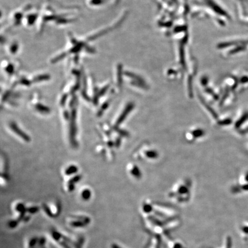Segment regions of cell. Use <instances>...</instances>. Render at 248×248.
<instances>
[{
	"label": "cell",
	"instance_id": "cell-1",
	"mask_svg": "<svg viewBox=\"0 0 248 248\" xmlns=\"http://www.w3.org/2000/svg\"><path fill=\"white\" fill-rule=\"evenodd\" d=\"M191 183L188 179L182 180L176 183L169 193L171 199L178 203H184L190 198Z\"/></svg>",
	"mask_w": 248,
	"mask_h": 248
},
{
	"label": "cell",
	"instance_id": "cell-2",
	"mask_svg": "<svg viewBox=\"0 0 248 248\" xmlns=\"http://www.w3.org/2000/svg\"><path fill=\"white\" fill-rule=\"evenodd\" d=\"M142 147L143 148L141 149V151H142L141 152V154L143 153V156L141 157V158L145 160H155L159 157L158 151L156 149L148 145H147V147L143 146Z\"/></svg>",
	"mask_w": 248,
	"mask_h": 248
},
{
	"label": "cell",
	"instance_id": "cell-3",
	"mask_svg": "<svg viewBox=\"0 0 248 248\" xmlns=\"http://www.w3.org/2000/svg\"><path fill=\"white\" fill-rule=\"evenodd\" d=\"M70 141L74 146L77 144L75 141V135L77 132V127H76V109L74 108V109L72 110L71 115L70 116Z\"/></svg>",
	"mask_w": 248,
	"mask_h": 248
},
{
	"label": "cell",
	"instance_id": "cell-4",
	"mask_svg": "<svg viewBox=\"0 0 248 248\" xmlns=\"http://www.w3.org/2000/svg\"><path fill=\"white\" fill-rule=\"evenodd\" d=\"M204 130L200 128H192L187 132L186 135V138L188 141H195L200 137H203L205 135Z\"/></svg>",
	"mask_w": 248,
	"mask_h": 248
},
{
	"label": "cell",
	"instance_id": "cell-5",
	"mask_svg": "<svg viewBox=\"0 0 248 248\" xmlns=\"http://www.w3.org/2000/svg\"><path fill=\"white\" fill-rule=\"evenodd\" d=\"M238 234L243 241L248 242V219L244 220L239 225Z\"/></svg>",
	"mask_w": 248,
	"mask_h": 248
},
{
	"label": "cell",
	"instance_id": "cell-6",
	"mask_svg": "<svg viewBox=\"0 0 248 248\" xmlns=\"http://www.w3.org/2000/svg\"><path fill=\"white\" fill-rule=\"evenodd\" d=\"M75 218L76 220L70 223L71 226L74 227H82L90 222V219L87 217H75Z\"/></svg>",
	"mask_w": 248,
	"mask_h": 248
},
{
	"label": "cell",
	"instance_id": "cell-7",
	"mask_svg": "<svg viewBox=\"0 0 248 248\" xmlns=\"http://www.w3.org/2000/svg\"><path fill=\"white\" fill-rule=\"evenodd\" d=\"M9 126L13 132L16 133V134L19 136L24 141H26V142H29V141H30V137L28 135H27L26 134H25V133L22 130H21L20 128L19 127H18V126L17 125V124L15 122H12L10 123Z\"/></svg>",
	"mask_w": 248,
	"mask_h": 248
},
{
	"label": "cell",
	"instance_id": "cell-8",
	"mask_svg": "<svg viewBox=\"0 0 248 248\" xmlns=\"http://www.w3.org/2000/svg\"><path fill=\"white\" fill-rule=\"evenodd\" d=\"M52 235L53 237V238H54L55 240H56L59 243V244H60L64 248H71L69 245V243H67L66 242H65L64 241H63L59 235V233L56 231H53L52 232Z\"/></svg>",
	"mask_w": 248,
	"mask_h": 248
},
{
	"label": "cell",
	"instance_id": "cell-9",
	"mask_svg": "<svg viewBox=\"0 0 248 248\" xmlns=\"http://www.w3.org/2000/svg\"><path fill=\"white\" fill-rule=\"evenodd\" d=\"M129 170H130V173L131 174V175H132L133 176H134V178H140L141 177V172L139 169L138 167H137L136 166V165L133 164L130 166V167L129 168Z\"/></svg>",
	"mask_w": 248,
	"mask_h": 248
},
{
	"label": "cell",
	"instance_id": "cell-10",
	"mask_svg": "<svg viewBox=\"0 0 248 248\" xmlns=\"http://www.w3.org/2000/svg\"><path fill=\"white\" fill-rule=\"evenodd\" d=\"M77 171H78V168L74 165H71L65 169V174L66 175H71L72 174L75 173Z\"/></svg>",
	"mask_w": 248,
	"mask_h": 248
},
{
	"label": "cell",
	"instance_id": "cell-11",
	"mask_svg": "<svg viewBox=\"0 0 248 248\" xmlns=\"http://www.w3.org/2000/svg\"><path fill=\"white\" fill-rule=\"evenodd\" d=\"M36 110H38L39 112L42 113H47L50 112V109L46 106L41 104H38L35 106Z\"/></svg>",
	"mask_w": 248,
	"mask_h": 248
},
{
	"label": "cell",
	"instance_id": "cell-12",
	"mask_svg": "<svg viewBox=\"0 0 248 248\" xmlns=\"http://www.w3.org/2000/svg\"><path fill=\"white\" fill-rule=\"evenodd\" d=\"M91 196V192H90V191L89 190H88V189L84 190L82 192L81 196H82V199H83V200H89V199L90 198Z\"/></svg>",
	"mask_w": 248,
	"mask_h": 248
},
{
	"label": "cell",
	"instance_id": "cell-13",
	"mask_svg": "<svg viewBox=\"0 0 248 248\" xmlns=\"http://www.w3.org/2000/svg\"><path fill=\"white\" fill-rule=\"evenodd\" d=\"M81 178V176L80 175L75 176L74 177V178H73L71 179V180H70V181L68 182V184L74 185L76 182H79L80 181Z\"/></svg>",
	"mask_w": 248,
	"mask_h": 248
},
{
	"label": "cell",
	"instance_id": "cell-14",
	"mask_svg": "<svg viewBox=\"0 0 248 248\" xmlns=\"http://www.w3.org/2000/svg\"><path fill=\"white\" fill-rule=\"evenodd\" d=\"M26 210V212H28L30 214H34L36 213V212H38V211L39 210V208L38 207H29Z\"/></svg>",
	"mask_w": 248,
	"mask_h": 248
},
{
	"label": "cell",
	"instance_id": "cell-15",
	"mask_svg": "<svg viewBox=\"0 0 248 248\" xmlns=\"http://www.w3.org/2000/svg\"><path fill=\"white\" fill-rule=\"evenodd\" d=\"M43 208L45 211V212H46V214L50 217H54V214H52V212H51L50 208L47 206V205H43Z\"/></svg>",
	"mask_w": 248,
	"mask_h": 248
},
{
	"label": "cell",
	"instance_id": "cell-16",
	"mask_svg": "<svg viewBox=\"0 0 248 248\" xmlns=\"http://www.w3.org/2000/svg\"><path fill=\"white\" fill-rule=\"evenodd\" d=\"M39 242L38 238H34L32 239L29 242V247L30 248H33L34 246L37 244V243Z\"/></svg>",
	"mask_w": 248,
	"mask_h": 248
},
{
	"label": "cell",
	"instance_id": "cell-17",
	"mask_svg": "<svg viewBox=\"0 0 248 248\" xmlns=\"http://www.w3.org/2000/svg\"><path fill=\"white\" fill-rule=\"evenodd\" d=\"M19 223V222L17 220L12 221H11V222H9V226L11 228H15V227H16L17 226V224H18Z\"/></svg>",
	"mask_w": 248,
	"mask_h": 248
},
{
	"label": "cell",
	"instance_id": "cell-18",
	"mask_svg": "<svg viewBox=\"0 0 248 248\" xmlns=\"http://www.w3.org/2000/svg\"><path fill=\"white\" fill-rule=\"evenodd\" d=\"M45 242H46V239H45V238H42L40 239H39V242H38V244H39V246L40 247H43V246H44V245Z\"/></svg>",
	"mask_w": 248,
	"mask_h": 248
},
{
	"label": "cell",
	"instance_id": "cell-19",
	"mask_svg": "<svg viewBox=\"0 0 248 248\" xmlns=\"http://www.w3.org/2000/svg\"><path fill=\"white\" fill-rule=\"evenodd\" d=\"M83 242H84V238H81V239H79V242H78V245H77V248H82V246H83Z\"/></svg>",
	"mask_w": 248,
	"mask_h": 248
},
{
	"label": "cell",
	"instance_id": "cell-20",
	"mask_svg": "<svg viewBox=\"0 0 248 248\" xmlns=\"http://www.w3.org/2000/svg\"><path fill=\"white\" fill-rule=\"evenodd\" d=\"M112 248H122V247H121V246H118V245L116 244V243H113V244L112 245Z\"/></svg>",
	"mask_w": 248,
	"mask_h": 248
},
{
	"label": "cell",
	"instance_id": "cell-21",
	"mask_svg": "<svg viewBox=\"0 0 248 248\" xmlns=\"http://www.w3.org/2000/svg\"><path fill=\"white\" fill-rule=\"evenodd\" d=\"M42 248H45V247H42Z\"/></svg>",
	"mask_w": 248,
	"mask_h": 248
}]
</instances>
